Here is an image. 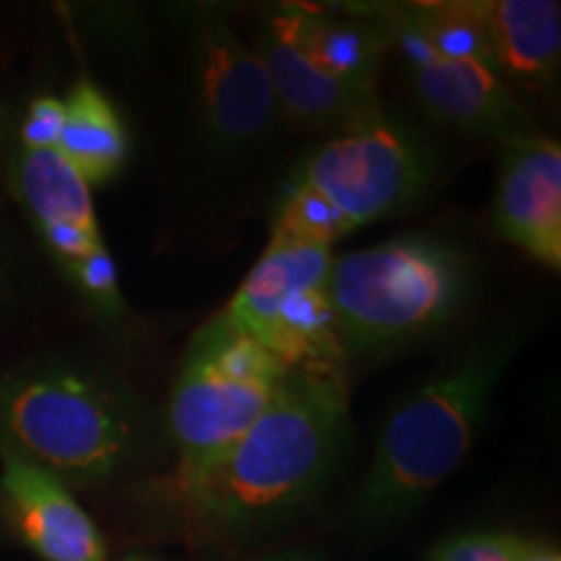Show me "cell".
I'll list each match as a JSON object with an SVG mask.
<instances>
[{
  "mask_svg": "<svg viewBox=\"0 0 561 561\" xmlns=\"http://www.w3.org/2000/svg\"><path fill=\"white\" fill-rule=\"evenodd\" d=\"M348 426L343 371H291L268 411L224 458L187 481L159 476L146 486L157 533L210 551L261 541L320 494Z\"/></svg>",
  "mask_w": 561,
  "mask_h": 561,
  "instance_id": "obj_1",
  "label": "cell"
},
{
  "mask_svg": "<svg viewBox=\"0 0 561 561\" xmlns=\"http://www.w3.org/2000/svg\"><path fill=\"white\" fill-rule=\"evenodd\" d=\"M164 445L149 403L117 369L81 354H42L0 369V455L66 486L96 489L138 471Z\"/></svg>",
  "mask_w": 561,
  "mask_h": 561,
  "instance_id": "obj_2",
  "label": "cell"
},
{
  "mask_svg": "<svg viewBox=\"0 0 561 561\" xmlns=\"http://www.w3.org/2000/svg\"><path fill=\"white\" fill-rule=\"evenodd\" d=\"M520 339L510 328L483 335L390 413L354 502L362 528L411 517L471 453L491 396Z\"/></svg>",
  "mask_w": 561,
  "mask_h": 561,
  "instance_id": "obj_3",
  "label": "cell"
},
{
  "mask_svg": "<svg viewBox=\"0 0 561 561\" xmlns=\"http://www.w3.org/2000/svg\"><path fill=\"white\" fill-rule=\"evenodd\" d=\"M437 170L432 140L377 110L301 161L273 216L271 242L333 248L351 231L419 203Z\"/></svg>",
  "mask_w": 561,
  "mask_h": 561,
  "instance_id": "obj_4",
  "label": "cell"
},
{
  "mask_svg": "<svg viewBox=\"0 0 561 561\" xmlns=\"http://www.w3.org/2000/svg\"><path fill=\"white\" fill-rule=\"evenodd\" d=\"M473 286L471 257L426 231L333 257L328 299L343 356L380 359L432 339L466 310Z\"/></svg>",
  "mask_w": 561,
  "mask_h": 561,
  "instance_id": "obj_5",
  "label": "cell"
},
{
  "mask_svg": "<svg viewBox=\"0 0 561 561\" xmlns=\"http://www.w3.org/2000/svg\"><path fill=\"white\" fill-rule=\"evenodd\" d=\"M289 377L291 369L231 331L219 314L208 320L185 351L161 419V437L178 458L164 479L187 481L224 458Z\"/></svg>",
  "mask_w": 561,
  "mask_h": 561,
  "instance_id": "obj_6",
  "label": "cell"
},
{
  "mask_svg": "<svg viewBox=\"0 0 561 561\" xmlns=\"http://www.w3.org/2000/svg\"><path fill=\"white\" fill-rule=\"evenodd\" d=\"M333 257V248L320 244L268 242L219 318L286 369L343 371L346 356L328 299Z\"/></svg>",
  "mask_w": 561,
  "mask_h": 561,
  "instance_id": "obj_7",
  "label": "cell"
},
{
  "mask_svg": "<svg viewBox=\"0 0 561 561\" xmlns=\"http://www.w3.org/2000/svg\"><path fill=\"white\" fill-rule=\"evenodd\" d=\"M187 83L198 128L210 146H255L278 121L271 83L221 5H198L187 24Z\"/></svg>",
  "mask_w": 561,
  "mask_h": 561,
  "instance_id": "obj_8",
  "label": "cell"
},
{
  "mask_svg": "<svg viewBox=\"0 0 561 561\" xmlns=\"http://www.w3.org/2000/svg\"><path fill=\"white\" fill-rule=\"evenodd\" d=\"M494 227L546 268H561V149L530 130L502 144Z\"/></svg>",
  "mask_w": 561,
  "mask_h": 561,
  "instance_id": "obj_9",
  "label": "cell"
},
{
  "mask_svg": "<svg viewBox=\"0 0 561 561\" xmlns=\"http://www.w3.org/2000/svg\"><path fill=\"white\" fill-rule=\"evenodd\" d=\"M0 512L42 561H107L100 528L66 483L13 455H0Z\"/></svg>",
  "mask_w": 561,
  "mask_h": 561,
  "instance_id": "obj_10",
  "label": "cell"
},
{
  "mask_svg": "<svg viewBox=\"0 0 561 561\" xmlns=\"http://www.w3.org/2000/svg\"><path fill=\"white\" fill-rule=\"evenodd\" d=\"M409 73L421 107L447 128L502 144L533 130L517 94L489 62L424 53L409 58Z\"/></svg>",
  "mask_w": 561,
  "mask_h": 561,
  "instance_id": "obj_11",
  "label": "cell"
},
{
  "mask_svg": "<svg viewBox=\"0 0 561 561\" xmlns=\"http://www.w3.org/2000/svg\"><path fill=\"white\" fill-rule=\"evenodd\" d=\"M250 50L261 60L278 112L297 125L339 133L382 110L377 91L325 73L268 24L255 32Z\"/></svg>",
  "mask_w": 561,
  "mask_h": 561,
  "instance_id": "obj_12",
  "label": "cell"
},
{
  "mask_svg": "<svg viewBox=\"0 0 561 561\" xmlns=\"http://www.w3.org/2000/svg\"><path fill=\"white\" fill-rule=\"evenodd\" d=\"M489 66L507 87L549 91L559 79L561 5L557 0H471Z\"/></svg>",
  "mask_w": 561,
  "mask_h": 561,
  "instance_id": "obj_13",
  "label": "cell"
},
{
  "mask_svg": "<svg viewBox=\"0 0 561 561\" xmlns=\"http://www.w3.org/2000/svg\"><path fill=\"white\" fill-rule=\"evenodd\" d=\"M263 24L325 73L377 91L385 50L390 47L388 37L375 21L364 19L351 5L343 11L280 5Z\"/></svg>",
  "mask_w": 561,
  "mask_h": 561,
  "instance_id": "obj_14",
  "label": "cell"
},
{
  "mask_svg": "<svg viewBox=\"0 0 561 561\" xmlns=\"http://www.w3.org/2000/svg\"><path fill=\"white\" fill-rule=\"evenodd\" d=\"M66 102L58 151L89 185L117 178L130 157L128 130L107 94L89 79L76 81Z\"/></svg>",
  "mask_w": 561,
  "mask_h": 561,
  "instance_id": "obj_15",
  "label": "cell"
},
{
  "mask_svg": "<svg viewBox=\"0 0 561 561\" xmlns=\"http://www.w3.org/2000/svg\"><path fill=\"white\" fill-rule=\"evenodd\" d=\"M11 191L32 227L96 224L91 185L58 149H21L11 161Z\"/></svg>",
  "mask_w": 561,
  "mask_h": 561,
  "instance_id": "obj_16",
  "label": "cell"
},
{
  "mask_svg": "<svg viewBox=\"0 0 561 561\" xmlns=\"http://www.w3.org/2000/svg\"><path fill=\"white\" fill-rule=\"evenodd\" d=\"M523 541L510 533H466L445 541L430 561H520Z\"/></svg>",
  "mask_w": 561,
  "mask_h": 561,
  "instance_id": "obj_17",
  "label": "cell"
},
{
  "mask_svg": "<svg viewBox=\"0 0 561 561\" xmlns=\"http://www.w3.org/2000/svg\"><path fill=\"white\" fill-rule=\"evenodd\" d=\"M62 123H66V102L53 94L34 96L19 128L21 149H58Z\"/></svg>",
  "mask_w": 561,
  "mask_h": 561,
  "instance_id": "obj_18",
  "label": "cell"
},
{
  "mask_svg": "<svg viewBox=\"0 0 561 561\" xmlns=\"http://www.w3.org/2000/svg\"><path fill=\"white\" fill-rule=\"evenodd\" d=\"M19 297V250L9 224L0 216V325L9 318Z\"/></svg>",
  "mask_w": 561,
  "mask_h": 561,
  "instance_id": "obj_19",
  "label": "cell"
},
{
  "mask_svg": "<svg viewBox=\"0 0 561 561\" xmlns=\"http://www.w3.org/2000/svg\"><path fill=\"white\" fill-rule=\"evenodd\" d=\"M520 561H561L559 551L549 543H528L523 541Z\"/></svg>",
  "mask_w": 561,
  "mask_h": 561,
  "instance_id": "obj_20",
  "label": "cell"
},
{
  "mask_svg": "<svg viewBox=\"0 0 561 561\" xmlns=\"http://www.w3.org/2000/svg\"><path fill=\"white\" fill-rule=\"evenodd\" d=\"M9 140H11V112H9V104L3 100V94H0V153L9 149Z\"/></svg>",
  "mask_w": 561,
  "mask_h": 561,
  "instance_id": "obj_21",
  "label": "cell"
},
{
  "mask_svg": "<svg viewBox=\"0 0 561 561\" xmlns=\"http://www.w3.org/2000/svg\"><path fill=\"white\" fill-rule=\"evenodd\" d=\"M280 561H322L318 553L312 551H305V549H291V551H284L278 553Z\"/></svg>",
  "mask_w": 561,
  "mask_h": 561,
  "instance_id": "obj_22",
  "label": "cell"
},
{
  "mask_svg": "<svg viewBox=\"0 0 561 561\" xmlns=\"http://www.w3.org/2000/svg\"><path fill=\"white\" fill-rule=\"evenodd\" d=\"M123 561H157V559H151V557H138V553H133V557L123 559Z\"/></svg>",
  "mask_w": 561,
  "mask_h": 561,
  "instance_id": "obj_23",
  "label": "cell"
},
{
  "mask_svg": "<svg viewBox=\"0 0 561 561\" xmlns=\"http://www.w3.org/2000/svg\"><path fill=\"white\" fill-rule=\"evenodd\" d=\"M257 561H280V559H278V553H276V557H265V559H257Z\"/></svg>",
  "mask_w": 561,
  "mask_h": 561,
  "instance_id": "obj_24",
  "label": "cell"
}]
</instances>
